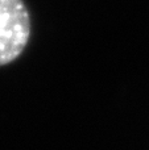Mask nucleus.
Here are the masks:
<instances>
[{"label":"nucleus","mask_w":149,"mask_h":150,"mask_svg":"<svg viewBox=\"0 0 149 150\" xmlns=\"http://www.w3.org/2000/svg\"><path fill=\"white\" fill-rule=\"evenodd\" d=\"M31 32V15L24 0H0V66L23 54Z\"/></svg>","instance_id":"nucleus-1"}]
</instances>
